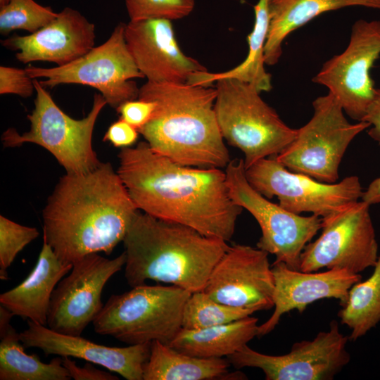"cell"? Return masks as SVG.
Here are the masks:
<instances>
[{
	"instance_id": "cell-24",
	"label": "cell",
	"mask_w": 380,
	"mask_h": 380,
	"mask_svg": "<svg viewBox=\"0 0 380 380\" xmlns=\"http://www.w3.org/2000/svg\"><path fill=\"white\" fill-rule=\"evenodd\" d=\"M258 318L248 316L208 328H182L169 346L182 353L198 357H228L258 336Z\"/></svg>"
},
{
	"instance_id": "cell-31",
	"label": "cell",
	"mask_w": 380,
	"mask_h": 380,
	"mask_svg": "<svg viewBox=\"0 0 380 380\" xmlns=\"http://www.w3.org/2000/svg\"><path fill=\"white\" fill-rule=\"evenodd\" d=\"M129 20L167 19L175 20L189 15L194 0H125Z\"/></svg>"
},
{
	"instance_id": "cell-18",
	"label": "cell",
	"mask_w": 380,
	"mask_h": 380,
	"mask_svg": "<svg viewBox=\"0 0 380 380\" xmlns=\"http://www.w3.org/2000/svg\"><path fill=\"white\" fill-rule=\"evenodd\" d=\"M95 25L80 11L65 7L49 23L28 35H13L4 40L5 48L15 51L23 63L46 61L67 65L94 47Z\"/></svg>"
},
{
	"instance_id": "cell-35",
	"label": "cell",
	"mask_w": 380,
	"mask_h": 380,
	"mask_svg": "<svg viewBox=\"0 0 380 380\" xmlns=\"http://www.w3.org/2000/svg\"><path fill=\"white\" fill-rule=\"evenodd\" d=\"M63 365L67 369L71 379L75 380H118L119 378L110 372L100 370L89 363L84 367L77 365L70 357H63Z\"/></svg>"
},
{
	"instance_id": "cell-15",
	"label": "cell",
	"mask_w": 380,
	"mask_h": 380,
	"mask_svg": "<svg viewBox=\"0 0 380 380\" xmlns=\"http://www.w3.org/2000/svg\"><path fill=\"white\" fill-rule=\"evenodd\" d=\"M125 251L113 259L89 254L72 265L70 274L57 284L51 296L47 327L58 333L81 336L102 310V291L125 266Z\"/></svg>"
},
{
	"instance_id": "cell-30",
	"label": "cell",
	"mask_w": 380,
	"mask_h": 380,
	"mask_svg": "<svg viewBox=\"0 0 380 380\" xmlns=\"http://www.w3.org/2000/svg\"><path fill=\"white\" fill-rule=\"evenodd\" d=\"M39 231L20 224L10 219L0 216V277L7 279V269L17 255L30 242L37 238Z\"/></svg>"
},
{
	"instance_id": "cell-37",
	"label": "cell",
	"mask_w": 380,
	"mask_h": 380,
	"mask_svg": "<svg viewBox=\"0 0 380 380\" xmlns=\"http://www.w3.org/2000/svg\"><path fill=\"white\" fill-rule=\"evenodd\" d=\"M361 200L369 205L380 203V177L373 180L363 191Z\"/></svg>"
},
{
	"instance_id": "cell-13",
	"label": "cell",
	"mask_w": 380,
	"mask_h": 380,
	"mask_svg": "<svg viewBox=\"0 0 380 380\" xmlns=\"http://www.w3.org/2000/svg\"><path fill=\"white\" fill-rule=\"evenodd\" d=\"M380 56V20H357L349 44L326 61L312 82L328 88L351 119L362 121L376 88L369 71Z\"/></svg>"
},
{
	"instance_id": "cell-12",
	"label": "cell",
	"mask_w": 380,
	"mask_h": 380,
	"mask_svg": "<svg viewBox=\"0 0 380 380\" xmlns=\"http://www.w3.org/2000/svg\"><path fill=\"white\" fill-rule=\"evenodd\" d=\"M251 185L267 198L276 196L288 211L310 213L321 218L362 198L363 191L356 176L338 183H325L288 170L274 156L262 158L246 169Z\"/></svg>"
},
{
	"instance_id": "cell-10",
	"label": "cell",
	"mask_w": 380,
	"mask_h": 380,
	"mask_svg": "<svg viewBox=\"0 0 380 380\" xmlns=\"http://www.w3.org/2000/svg\"><path fill=\"white\" fill-rule=\"evenodd\" d=\"M225 173L231 198L248 210L260 227L262 235L257 248L274 255V262L299 270L302 252L321 229L322 218L295 214L269 201L247 180L242 158L231 160Z\"/></svg>"
},
{
	"instance_id": "cell-17",
	"label": "cell",
	"mask_w": 380,
	"mask_h": 380,
	"mask_svg": "<svg viewBox=\"0 0 380 380\" xmlns=\"http://www.w3.org/2000/svg\"><path fill=\"white\" fill-rule=\"evenodd\" d=\"M125 39L137 67L147 81L186 83L194 73L207 70L182 51L170 20H129L125 24Z\"/></svg>"
},
{
	"instance_id": "cell-4",
	"label": "cell",
	"mask_w": 380,
	"mask_h": 380,
	"mask_svg": "<svg viewBox=\"0 0 380 380\" xmlns=\"http://www.w3.org/2000/svg\"><path fill=\"white\" fill-rule=\"evenodd\" d=\"M125 277L131 287L146 280L203 291L227 241L206 236L179 223L137 214L123 240Z\"/></svg>"
},
{
	"instance_id": "cell-36",
	"label": "cell",
	"mask_w": 380,
	"mask_h": 380,
	"mask_svg": "<svg viewBox=\"0 0 380 380\" xmlns=\"http://www.w3.org/2000/svg\"><path fill=\"white\" fill-rule=\"evenodd\" d=\"M362 121L370 124L368 134L380 144V89H376L373 101L370 104Z\"/></svg>"
},
{
	"instance_id": "cell-20",
	"label": "cell",
	"mask_w": 380,
	"mask_h": 380,
	"mask_svg": "<svg viewBox=\"0 0 380 380\" xmlns=\"http://www.w3.org/2000/svg\"><path fill=\"white\" fill-rule=\"evenodd\" d=\"M271 267L274 282V310L271 317L258 326V337L274 330L284 314L293 310L301 313L318 300L335 298L343 306L349 290L362 279L360 274L345 270L302 272L291 269L282 262H274Z\"/></svg>"
},
{
	"instance_id": "cell-6",
	"label": "cell",
	"mask_w": 380,
	"mask_h": 380,
	"mask_svg": "<svg viewBox=\"0 0 380 380\" xmlns=\"http://www.w3.org/2000/svg\"><path fill=\"white\" fill-rule=\"evenodd\" d=\"M215 111L224 140L244 155L245 169L278 155L295 139L289 127L253 85L233 78L217 80Z\"/></svg>"
},
{
	"instance_id": "cell-5",
	"label": "cell",
	"mask_w": 380,
	"mask_h": 380,
	"mask_svg": "<svg viewBox=\"0 0 380 380\" xmlns=\"http://www.w3.org/2000/svg\"><path fill=\"white\" fill-rule=\"evenodd\" d=\"M191 294L173 285L146 284L113 294L93 321L94 331L128 345L159 341L169 346L182 328Z\"/></svg>"
},
{
	"instance_id": "cell-1",
	"label": "cell",
	"mask_w": 380,
	"mask_h": 380,
	"mask_svg": "<svg viewBox=\"0 0 380 380\" xmlns=\"http://www.w3.org/2000/svg\"><path fill=\"white\" fill-rule=\"evenodd\" d=\"M117 170L137 208L229 241L243 208L231 198L225 171L179 164L146 141L123 148Z\"/></svg>"
},
{
	"instance_id": "cell-8",
	"label": "cell",
	"mask_w": 380,
	"mask_h": 380,
	"mask_svg": "<svg viewBox=\"0 0 380 380\" xmlns=\"http://www.w3.org/2000/svg\"><path fill=\"white\" fill-rule=\"evenodd\" d=\"M312 107L310 120L297 129L295 139L274 157L290 171L322 182L336 183L346 149L370 124L366 121L350 123L329 93L315 99Z\"/></svg>"
},
{
	"instance_id": "cell-27",
	"label": "cell",
	"mask_w": 380,
	"mask_h": 380,
	"mask_svg": "<svg viewBox=\"0 0 380 380\" xmlns=\"http://www.w3.org/2000/svg\"><path fill=\"white\" fill-rule=\"evenodd\" d=\"M338 316L351 330L350 341L361 338L380 322V255L372 275L350 288Z\"/></svg>"
},
{
	"instance_id": "cell-26",
	"label": "cell",
	"mask_w": 380,
	"mask_h": 380,
	"mask_svg": "<svg viewBox=\"0 0 380 380\" xmlns=\"http://www.w3.org/2000/svg\"><path fill=\"white\" fill-rule=\"evenodd\" d=\"M1 380H69L63 358L42 362L36 354L25 352L20 334L9 323L0 324Z\"/></svg>"
},
{
	"instance_id": "cell-28",
	"label": "cell",
	"mask_w": 380,
	"mask_h": 380,
	"mask_svg": "<svg viewBox=\"0 0 380 380\" xmlns=\"http://www.w3.org/2000/svg\"><path fill=\"white\" fill-rule=\"evenodd\" d=\"M255 312L220 303L203 291L192 293L183 311L182 328L203 329L230 323Z\"/></svg>"
},
{
	"instance_id": "cell-16",
	"label": "cell",
	"mask_w": 380,
	"mask_h": 380,
	"mask_svg": "<svg viewBox=\"0 0 380 380\" xmlns=\"http://www.w3.org/2000/svg\"><path fill=\"white\" fill-rule=\"evenodd\" d=\"M267 252L234 244L213 268L203 291L227 305L266 310L274 307V277Z\"/></svg>"
},
{
	"instance_id": "cell-11",
	"label": "cell",
	"mask_w": 380,
	"mask_h": 380,
	"mask_svg": "<svg viewBox=\"0 0 380 380\" xmlns=\"http://www.w3.org/2000/svg\"><path fill=\"white\" fill-rule=\"evenodd\" d=\"M363 201L351 203L322 218V233L304 248L299 270H327L360 274L375 265L378 243L369 213Z\"/></svg>"
},
{
	"instance_id": "cell-25",
	"label": "cell",
	"mask_w": 380,
	"mask_h": 380,
	"mask_svg": "<svg viewBox=\"0 0 380 380\" xmlns=\"http://www.w3.org/2000/svg\"><path fill=\"white\" fill-rule=\"evenodd\" d=\"M269 0H259L254 6L255 23L252 32L248 35V52L245 60L229 70L210 72L208 70L197 72L187 80L193 85L212 86L222 78H233L247 82L260 92L272 89L271 75L265 68L264 49L267 39L270 15Z\"/></svg>"
},
{
	"instance_id": "cell-2",
	"label": "cell",
	"mask_w": 380,
	"mask_h": 380,
	"mask_svg": "<svg viewBox=\"0 0 380 380\" xmlns=\"http://www.w3.org/2000/svg\"><path fill=\"white\" fill-rule=\"evenodd\" d=\"M140 210L109 163L59 179L42 210L43 240L64 263L110 255Z\"/></svg>"
},
{
	"instance_id": "cell-29",
	"label": "cell",
	"mask_w": 380,
	"mask_h": 380,
	"mask_svg": "<svg viewBox=\"0 0 380 380\" xmlns=\"http://www.w3.org/2000/svg\"><path fill=\"white\" fill-rule=\"evenodd\" d=\"M58 15L51 7L34 0H9L0 6V32L7 35L17 30L34 33L52 21Z\"/></svg>"
},
{
	"instance_id": "cell-14",
	"label": "cell",
	"mask_w": 380,
	"mask_h": 380,
	"mask_svg": "<svg viewBox=\"0 0 380 380\" xmlns=\"http://www.w3.org/2000/svg\"><path fill=\"white\" fill-rule=\"evenodd\" d=\"M348 340L332 320L328 331L311 341L295 343L286 354L267 355L246 344L227 359L236 369H260L266 380H331L350 362Z\"/></svg>"
},
{
	"instance_id": "cell-32",
	"label": "cell",
	"mask_w": 380,
	"mask_h": 380,
	"mask_svg": "<svg viewBox=\"0 0 380 380\" xmlns=\"http://www.w3.org/2000/svg\"><path fill=\"white\" fill-rule=\"evenodd\" d=\"M34 80L25 69L1 65L0 94L28 98L35 91Z\"/></svg>"
},
{
	"instance_id": "cell-3",
	"label": "cell",
	"mask_w": 380,
	"mask_h": 380,
	"mask_svg": "<svg viewBox=\"0 0 380 380\" xmlns=\"http://www.w3.org/2000/svg\"><path fill=\"white\" fill-rule=\"evenodd\" d=\"M216 96L212 86L147 81L138 99L153 101L156 108L139 132L154 151L175 163L226 167L231 160L216 118Z\"/></svg>"
},
{
	"instance_id": "cell-22",
	"label": "cell",
	"mask_w": 380,
	"mask_h": 380,
	"mask_svg": "<svg viewBox=\"0 0 380 380\" xmlns=\"http://www.w3.org/2000/svg\"><path fill=\"white\" fill-rule=\"evenodd\" d=\"M353 6L380 9V0H269L265 64L277 63L282 54L284 40L296 29L325 12Z\"/></svg>"
},
{
	"instance_id": "cell-19",
	"label": "cell",
	"mask_w": 380,
	"mask_h": 380,
	"mask_svg": "<svg viewBox=\"0 0 380 380\" xmlns=\"http://www.w3.org/2000/svg\"><path fill=\"white\" fill-rule=\"evenodd\" d=\"M25 348H37L46 355L74 357L99 365L127 380H143V367L151 353V343L110 347L81 336L56 332L28 319L27 328L19 333Z\"/></svg>"
},
{
	"instance_id": "cell-7",
	"label": "cell",
	"mask_w": 380,
	"mask_h": 380,
	"mask_svg": "<svg viewBox=\"0 0 380 380\" xmlns=\"http://www.w3.org/2000/svg\"><path fill=\"white\" fill-rule=\"evenodd\" d=\"M34 108L27 115L30 129L20 134L15 128H8L2 134L5 147H15L24 143L39 145L49 151L68 174L88 172L101 163L92 146V136L96 120L107 104L100 93L94 96L87 115L76 120L64 113L50 94L36 79Z\"/></svg>"
},
{
	"instance_id": "cell-9",
	"label": "cell",
	"mask_w": 380,
	"mask_h": 380,
	"mask_svg": "<svg viewBox=\"0 0 380 380\" xmlns=\"http://www.w3.org/2000/svg\"><path fill=\"white\" fill-rule=\"evenodd\" d=\"M125 23L118 24L108 39L77 60L63 66L25 69L33 79L44 78L46 88L61 84H82L96 89L112 108L138 99L139 87L133 80L144 78L137 67L125 39Z\"/></svg>"
},
{
	"instance_id": "cell-21",
	"label": "cell",
	"mask_w": 380,
	"mask_h": 380,
	"mask_svg": "<svg viewBox=\"0 0 380 380\" xmlns=\"http://www.w3.org/2000/svg\"><path fill=\"white\" fill-rule=\"evenodd\" d=\"M72 268L55 254L43 240L37 262L27 278L19 285L0 295V304L15 316L46 325L53 290Z\"/></svg>"
},
{
	"instance_id": "cell-23",
	"label": "cell",
	"mask_w": 380,
	"mask_h": 380,
	"mask_svg": "<svg viewBox=\"0 0 380 380\" xmlns=\"http://www.w3.org/2000/svg\"><path fill=\"white\" fill-rule=\"evenodd\" d=\"M227 359L204 358L187 355L159 341L151 344L149 357L143 367V380L236 379L229 374Z\"/></svg>"
},
{
	"instance_id": "cell-33",
	"label": "cell",
	"mask_w": 380,
	"mask_h": 380,
	"mask_svg": "<svg viewBox=\"0 0 380 380\" xmlns=\"http://www.w3.org/2000/svg\"><path fill=\"white\" fill-rule=\"evenodd\" d=\"M156 108L153 101L137 99L127 101L115 110L119 114V118L125 120L138 132L151 118Z\"/></svg>"
},
{
	"instance_id": "cell-34",
	"label": "cell",
	"mask_w": 380,
	"mask_h": 380,
	"mask_svg": "<svg viewBox=\"0 0 380 380\" xmlns=\"http://www.w3.org/2000/svg\"><path fill=\"white\" fill-rule=\"evenodd\" d=\"M139 132L133 126L120 119L112 123L103 136V140L118 148L131 147L136 143Z\"/></svg>"
},
{
	"instance_id": "cell-38",
	"label": "cell",
	"mask_w": 380,
	"mask_h": 380,
	"mask_svg": "<svg viewBox=\"0 0 380 380\" xmlns=\"http://www.w3.org/2000/svg\"><path fill=\"white\" fill-rule=\"evenodd\" d=\"M9 0H0V6L6 4Z\"/></svg>"
}]
</instances>
